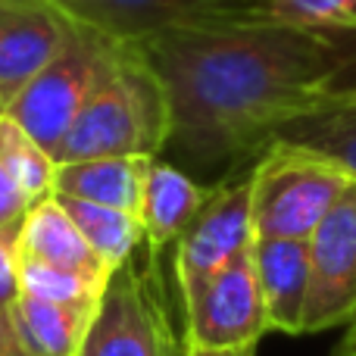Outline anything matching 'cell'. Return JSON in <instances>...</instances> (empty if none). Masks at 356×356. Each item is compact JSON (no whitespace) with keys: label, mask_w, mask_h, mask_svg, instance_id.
Returning a JSON list of instances; mask_svg holds the SVG:
<instances>
[{"label":"cell","mask_w":356,"mask_h":356,"mask_svg":"<svg viewBox=\"0 0 356 356\" xmlns=\"http://www.w3.org/2000/svg\"><path fill=\"white\" fill-rule=\"evenodd\" d=\"M263 3L278 22L334 38H356V0H263Z\"/></svg>","instance_id":"20"},{"label":"cell","mask_w":356,"mask_h":356,"mask_svg":"<svg viewBox=\"0 0 356 356\" xmlns=\"http://www.w3.org/2000/svg\"><path fill=\"white\" fill-rule=\"evenodd\" d=\"M0 356H29L10 319V309H0Z\"/></svg>","instance_id":"23"},{"label":"cell","mask_w":356,"mask_h":356,"mask_svg":"<svg viewBox=\"0 0 356 356\" xmlns=\"http://www.w3.org/2000/svg\"><path fill=\"white\" fill-rule=\"evenodd\" d=\"M269 332L259 291L253 244L234 263L209 278V284L184 307V347L203 353H225L257 347Z\"/></svg>","instance_id":"7"},{"label":"cell","mask_w":356,"mask_h":356,"mask_svg":"<svg viewBox=\"0 0 356 356\" xmlns=\"http://www.w3.org/2000/svg\"><path fill=\"white\" fill-rule=\"evenodd\" d=\"M347 334H344V341H341V347H347V350H353L356 353V319L353 322H347Z\"/></svg>","instance_id":"24"},{"label":"cell","mask_w":356,"mask_h":356,"mask_svg":"<svg viewBox=\"0 0 356 356\" xmlns=\"http://www.w3.org/2000/svg\"><path fill=\"white\" fill-rule=\"evenodd\" d=\"M69 19L47 0H0V110L63 44Z\"/></svg>","instance_id":"10"},{"label":"cell","mask_w":356,"mask_h":356,"mask_svg":"<svg viewBox=\"0 0 356 356\" xmlns=\"http://www.w3.org/2000/svg\"><path fill=\"white\" fill-rule=\"evenodd\" d=\"M259 291L269 332L303 334V309L309 294V247L291 238H253Z\"/></svg>","instance_id":"11"},{"label":"cell","mask_w":356,"mask_h":356,"mask_svg":"<svg viewBox=\"0 0 356 356\" xmlns=\"http://www.w3.org/2000/svg\"><path fill=\"white\" fill-rule=\"evenodd\" d=\"M66 19L122 44L275 19L263 0H47Z\"/></svg>","instance_id":"5"},{"label":"cell","mask_w":356,"mask_h":356,"mask_svg":"<svg viewBox=\"0 0 356 356\" xmlns=\"http://www.w3.org/2000/svg\"><path fill=\"white\" fill-rule=\"evenodd\" d=\"M184 356H213V353H203V350H191V347H184Z\"/></svg>","instance_id":"26"},{"label":"cell","mask_w":356,"mask_h":356,"mask_svg":"<svg viewBox=\"0 0 356 356\" xmlns=\"http://www.w3.org/2000/svg\"><path fill=\"white\" fill-rule=\"evenodd\" d=\"M154 160L156 156H100V160L56 163L54 194L138 216L147 169Z\"/></svg>","instance_id":"13"},{"label":"cell","mask_w":356,"mask_h":356,"mask_svg":"<svg viewBox=\"0 0 356 356\" xmlns=\"http://www.w3.org/2000/svg\"><path fill=\"white\" fill-rule=\"evenodd\" d=\"M209 191L194 184L181 169L169 166V163L154 160L147 169V181H144V197H141V225H144V241H147L150 259L156 263L169 244L181 238V232L191 225L197 209L203 207Z\"/></svg>","instance_id":"14"},{"label":"cell","mask_w":356,"mask_h":356,"mask_svg":"<svg viewBox=\"0 0 356 356\" xmlns=\"http://www.w3.org/2000/svg\"><path fill=\"white\" fill-rule=\"evenodd\" d=\"M332 356H356L353 350H347V347H338V350H334Z\"/></svg>","instance_id":"27"},{"label":"cell","mask_w":356,"mask_h":356,"mask_svg":"<svg viewBox=\"0 0 356 356\" xmlns=\"http://www.w3.org/2000/svg\"><path fill=\"white\" fill-rule=\"evenodd\" d=\"M275 138L313 150L356 178V85L344 79L325 104L288 122Z\"/></svg>","instance_id":"15"},{"label":"cell","mask_w":356,"mask_h":356,"mask_svg":"<svg viewBox=\"0 0 356 356\" xmlns=\"http://www.w3.org/2000/svg\"><path fill=\"white\" fill-rule=\"evenodd\" d=\"M0 113H3V110H0Z\"/></svg>","instance_id":"30"},{"label":"cell","mask_w":356,"mask_h":356,"mask_svg":"<svg viewBox=\"0 0 356 356\" xmlns=\"http://www.w3.org/2000/svg\"><path fill=\"white\" fill-rule=\"evenodd\" d=\"M85 341L91 356H184L156 288L154 259L147 269L131 259L113 272Z\"/></svg>","instance_id":"6"},{"label":"cell","mask_w":356,"mask_h":356,"mask_svg":"<svg viewBox=\"0 0 356 356\" xmlns=\"http://www.w3.org/2000/svg\"><path fill=\"white\" fill-rule=\"evenodd\" d=\"M19 232H0V309H10L19 297Z\"/></svg>","instance_id":"22"},{"label":"cell","mask_w":356,"mask_h":356,"mask_svg":"<svg viewBox=\"0 0 356 356\" xmlns=\"http://www.w3.org/2000/svg\"><path fill=\"white\" fill-rule=\"evenodd\" d=\"M253 244L250 222V175L219 184L207 194L191 225L175 241V278L181 303L188 307L209 284L216 272L241 257Z\"/></svg>","instance_id":"9"},{"label":"cell","mask_w":356,"mask_h":356,"mask_svg":"<svg viewBox=\"0 0 356 356\" xmlns=\"http://www.w3.org/2000/svg\"><path fill=\"white\" fill-rule=\"evenodd\" d=\"M56 200H60V207L69 213V219L75 222L81 238L88 241V247L97 253L106 269L116 272L119 266L135 259L138 244L144 241L141 216L122 213V209L113 207H97V203L75 200V197L63 194H56Z\"/></svg>","instance_id":"17"},{"label":"cell","mask_w":356,"mask_h":356,"mask_svg":"<svg viewBox=\"0 0 356 356\" xmlns=\"http://www.w3.org/2000/svg\"><path fill=\"white\" fill-rule=\"evenodd\" d=\"M97 307H60L19 294L10 307L19 341L29 356H79Z\"/></svg>","instance_id":"16"},{"label":"cell","mask_w":356,"mask_h":356,"mask_svg":"<svg viewBox=\"0 0 356 356\" xmlns=\"http://www.w3.org/2000/svg\"><path fill=\"white\" fill-rule=\"evenodd\" d=\"M79 356H91V350H88V341H81V350H79Z\"/></svg>","instance_id":"28"},{"label":"cell","mask_w":356,"mask_h":356,"mask_svg":"<svg viewBox=\"0 0 356 356\" xmlns=\"http://www.w3.org/2000/svg\"><path fill=\"white\" fill-rule=\"evenodd\" d=\"M347 181L338 163L291 141H269L250 172L253 238L307 241Z\"/></svg>","instance_id":"3"},{"label":"cell","mask_w":356,"mask_h":356,"mask_svg":"<svg viewBox=\"0 0 356 356\" xmlns=\"http://www.w3.org/2000/svg\"><path fill=\"white\" fill-rule=\"evenodd\" d=\"M169 97V144L194 166L247 156L322 106L356 69V38L257 22L141 44Z\"/></svg>","instance_id":"1"},{"label":"cell","mask_w":356,"mask_h":356,"mask_svg":"<svg viewBox=\"0 0 356 356\" xmlns=\"http://www.w3.org/2000/svg\"><path fill=\"white\" fill-rule=\"evenodd\" d=\"M116 47L119 41L69 19L56 54L44 63L41 72L19 91V97L3 113L16 119L54 156L81 106L110 75Z\"/></svg>","instance_id":"4"},{"label":"cell","mask_w":356,"mask_h":356,"mask_svg":"<svg viewBox=\"0 0 356 356\" xmlns=\"http://www.w3.org/2000/svg\"><path fill=\"white\" fill-rule=\"evenodd\" d=\"M169 131L172 116L160 75L141 44L119 41L110 75L69 125L54 163L156 156L169 144Z\"/></svg>","instance_id":"2"},{"label":"cell","mask_w":356,"mask_h":356,"mask_svg":"<svg viewBox=\"0 0 356 356\" xmlns=\"http://www.w3.org/2000/svg\"><path fill=\"white\" fill-rule=\"evenodd\" d=\"M309 247V294L303 334H319L356 319V178L322 216Z\"/></svg>","instance_id":"8"},{"label":"cell","mask_w":356,"mask_h":356,"mask_svg":"<svg viewBox=\"0 0 356 356\" xmlns=\"http://www.w3.org/2000/svg\"><path fill=\"white\" fill-rule=\"evenodd\" d=\"M347 81H350V85H356V81H353V79H350V75H347Z\"/></svg>","instance_id":"29"},{"label":"cell","mask_w":356,"mask_h":356,"mask_svg":"<svg viewBox=\"0 0 356 356\" xmlns=\"http://www.w3.org/2000/svg\"><path fill=\"white\" fill-rule=\"evenodd\" d=\"M35 197L22 188L16 175L6 169V163L0 160V232H10V228H22L25 216L35 207Z\"/></svg>","instance_id":"21"},{"label":"cell","mask_w":356,"mask_h":356,"mask_svg":"<svg viewBox=\"0 0 356 356\" xmlns=\"http://www.w3.org/2000/svg\"><path fill=\"white\" fill-rule=\"evenodd\" d=\"M213 356H257V347H241V350H225V353H213Z\"/></svg>","instance_id":"25"},{"label":"cell","mask_w":356,"mask_h":356,"mask_svg":"<svg viewBox=\"0 0 356 356\" xmlns=\"http://www.w3.org/2000/svg\"><path fill=\"white\" fill-rule=\"evenodd\" d=\"M104 288L106 282H97V278L35 263V259H19V294L35 297V300L60 303V307H97Z\"/></svg>","instance_id":"19"},{"label":"cell","mask_w":356,"mask_h":356,"mask_svg":"<svg viewBox=\"0 0 356 356\" xmlns=\"http://www.w3.org/2000/svg\"><path fill=\"white\" fill-rule=\"evenodd\" d=\"M0 160L38 203L54 194L56 163L13 116L0 113Z\"/></svg>","instance_id":"18"},{"label":"cell","mask_w":356,"mask_h":356,"mask_svg":"<svg viewBox=\"0 0 356 356\" xmlns=\"http://www.w3.org/2000/svg\"><path fill=\"white\" fill-rule=\"evenodd\" d=\"M19 259H35V263H47L56 269H69L79 275L97 278V282H110L113 269L100 263V257L88 247L75 222L60 207L56 194L44 197L41 203L31 207L25 216L22 232H19Z\"/></svg>","instance_id":"12"}]
</instances>
